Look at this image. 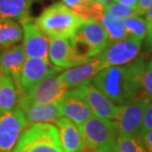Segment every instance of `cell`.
<instances>
[{
  "instance_id": "obj_1",
  "label": "cell",
  "mask_w": 152,
  "mask_h": 152,
  "mask_svg": "<svg viewBox=\"0 0 152 152\" xmlns=\"http://www.w3.org/2000/svg\"><path fill=\"white\" fill-rule=\"evenodd\" d=\"M92 83L109 100L118 106L126 105L134 99L140 89L132 63L104 68L94 77Z\"/></svg>"
},
{
  "instance_id": "obj_2",
  "label": "cell",
  "mask_w": 152,
  "mask_h": 152,
  "mask_svg": "<svg viewBox=\"0 0 152 152\" xmlns=\"http://www.w3.org/2000/svg\"><path fill=\"white\" fill-rule=\"evenodd\" d=\"M35 23L50 39H70L83 21L62 2H58L45 8Z\"/></svg>"
},
{
  "instance_id": "obj_3",
  "label": "cell",
  "mask_w": 152,
  "mask_h": 152,
  "mask_svg": "<svg viewBox=\"0 0 152 152\" xmlns=\"http://www.w3.org/2000/svg\"><path fill=\"white\" fill-rule=\"evenodd\" d=\"M81 149L79 152H112L117 130L113 121L92 115L82 124Z\"/></svg>"
},
{
  "instance_id": "obj_4",
  "label": "cell",
  "mask_w": 152,
  "mask_h": 152,
  "mask_svg": "<svg viewBox=\"0 0 152 152\" xmlns=\"http://www.w3.org/2000/svg\"><path fill=\"white\" fill-rule=\"evenodd\" d=\"M12 152H63L53 124H35L24 130Z\"/></svg>"
},
{
  "instance_id": "obj_5",
  "label": "cell",
  "mask_w": 152,
  "mask_h": 152,
  "mask_svg": "<svg viewBox=\"0 0 152 152\" xmlns=\"http://www.w3.org/2000/svg\"><path fill=\"white\" fill-rule=\"evenodd\" d=\"M70 42L76 53L87 59L98 56L110 44L103 24L96 21L82 23Z\"/></svg>"
},
{
  "instance_id": "obj_6",
  "label": "cell",
  "mask_w": 152,
  "mask_h": 152,
  "mask_svg": "<svg viewBox=\"0 0 152 152\" xmlns=\"http://www.w3.org/2000/svg\"><path fill=\"white\" fill-rule=\"evenodd\" d=\"M149 101L148 98L141 97L121 106L113 120L118 135L140 134L143 115Z\"/></svg>"
},
{
  "instance_id": "obj_7",
  "label": "cell",
  "mask_w": 152,
  "mask_h": 152,
  "mask_svg": "<svg viewBox=\"0 0 152 152\" xmlns=\"http://www.w3.org/2000/svg\"><path fill=\"white\" fill-rule=\"evenodd\" d=\"M141 42V39L127 36L121 41L110 42L99 54L104 67L124 66L132 63L140 53Z\"/></svg>"
},
{
  "instance_id": "obj_8",
  "label": "cell",
  "mask_w": 152,
  "mask_h": 152,
  "mask_svg": "<svg viewBox=\"0 0 152 152\" xmlns=\"http://www.w3.org/2000/svg\"><path fill=\"white\" fill-rule=\"evenodd\" d=\"M61 71H63V69L53 64L50 60L27 57L21 72L19 87L17 89L18 97L26 94L45 77L57 74Z\"/></svg>"
},
{
  "instance_id": "obj_9",
  "label": "cell",
  "mask_w": 152,
  "mask_h": 152,
  "mask_svg": "<svg viewBox=\"0 0 152 152\" xmlns=\"http://www.w3.org/2000/svg\"><path fill=\"white\" fill-rule=\"evenodd\" d=\"M27 126L19 108L0 115V152H12Z\"/></svg>"
},
{
  "instance_id": "obj_10",
  "label": "cell",
  "mask_w": 152,
  "mask_h": 152,
  "mask_svg": "<svg viewBox=\"0 0 152 152\" xmlns=\"http://www.w3.org/2000/svg\"><path fill=\"white\" fill-rule=\"evenodd\" d=\"M68 91L69 88L61 80L59 74H53L39 82L22 97L36 103H60Z\"/></svg>"
},
{
  "instance_id": "obj_11",
  "label": "cell",
  "mask_w": 152,
  "mask_h": 152,
  "mask_svg": "<svg viewBox=\"0 0 152 152\" xmlns=\"http://www.w3.org/2000/svg\"><path fill=\"white\" fill-rule=\"evenodd\" d=\"M21 24L24 32L23 45L27 57L50 60L48 50L50 39L39 29L35 21L30 17L22 21Z\"/></svg>"
},
{
  "instance_id": "obj_12",
  "label": "cell",
  "mask_w": 152,
  "mask_h": 152,
  "mask_svg": "<svg viewBox=\"0 0 152 152\" xmlns=\"http://www.w3.org/2000/svg\"><path fill=\"white\" fill-rule=\"evenodd\" d=\"M17 105L26 118L27 126L35 124H54L61 117L59 103H36L20 96Z\"/></svg>"
},
{
  "instance_id": "obj_13",
  "label": "cell",
  "mask_w": 152,
  "mask_h": 152,
  "mask_svg": "<svg viewBox=\"0 0 152 152\" xmlns=\"http://www.w3.org/2000/svg\"><path fill=\"white\" fill-rule=\"evenodd\" d=\"M59 110L61 117L72 121L79 129L93 115L92 111L78 88L69 90L65 94L59 103Z\"/></svg>"
},
{
  "instance_id": "obj_14",
  "label": "cell",
  "mask_w": 152,
  "mask_h": 152,
  "mask_svg": "<svg viewBox=\"0 0 152 152\" xmlns=\"http://www.w3.org/2000/svg\"><path fill=\"white\" fill-rule=\"evenodd\" d=\"M80 92L92 111L93 115L113 121L121 106L114 104L101 91L94 86L92 82L78 87Z\"/></svg>"
},
{
  "instance_id": "obj_15",
  "label": "cell",
  "mask_w": 152,
  "mask_h": 152,
  "mask_svg": "<svg viewBox=\"0 0 152 152\" xmlns=\"http://www.w3.org/2000/svg\"><path fill=\"white\" fill-rule=\"evenodd\" d=\"M48 58L53 64L62 69L74 67L91 60L79 56L68 39H50Z\"/></svg>"
},
{
  "instance_id": "obj_16",
  "label": "cell",
  "mask_w": 152,
  "mask_h": 152,
  "mask_svg": "<svg viewBox=\"0 0 152 152\" xmlns=\"http://www.w3.org/2000/svg\"><path fill=\"white\" fill-rule=\"evenodd\" d=\"M104 68L105 67L103 65L102 60L98 56L88 62L62 71L61 73H59V76L69 89L70 88L74 89V88H78L86 83L92 82L94 77Z\"/></svg>"
},
{
  "instance_id": "obj_17",
  "label": "cell",
  "mask_w": 152,
  "mask_h": 152,
  "mask_svg": "<svg viewBox=\"0 0 152 152\" xmlns=\"http://www.w3.org/2000/svg\"><path fill=\"white\" fill-rule=\"evenodd\" d=\"M26 59L27 56L23 45H16L6 48L0 56V74L10 76L15 82L17 89Z\"/></svg>"
},
{
  "instance_id": "obj_18",
  "label": "cell",
  "mask_w": 152,
  "mask_h": 152,
  "mask_svg": "<svg viewBox=\"0 0 152 152\" xmlns=\"http://www.w3.org/2000/svg\"><path fill=\"white\" fill-rule=\"evenodd\" d=\"M60 144L63 152H79L81 149L82 139L79 127L72 121L65 117H60L54 121Z\"/></svg>"
},
{
  "instance_id": "obj_19",
  "label": "cell",
  "mask_w": 152,
  "mask_h": 152,
  "mask_svg": "<svg viewBox=\"0 0 152 152\" xmlns=\"http://www.w3.org/2000/svg\"><path fill=\"white\" fill-rule=\"evenodd\" d=\"M33 0H0V19L22 21L29 18Z\"/></svg>"
},
{
  "instance_id": "obj_20",
  "label": "cell",
  "mask_w": 152,
  "mask_h": 152,
  "mask_svg": "<svg viewBox=\"0 0 152 152\" xmlns=\"http://www.w3.org/2000/svg\"><path fill=\"white\" fill-rule=\"evenodd\" d=\"M22 25L12 19H0V47L9 48L23 39Z\"/></svg>"
},
{
  "instance_id": "obj_21",
  "label": "cell",
  "mask_w": 152,
  "mask_h": 152,
  "mask_svg": "<svg viewBox=\"0 0 152 152\" xmlns=\"http://www.w3.org/2000/svg\"><path fill=\"white\" fill-rule=\"evenodd\" d=\"M18 102L17 88L10 76L0 74V115L15 109Z\"/></svg>"
},
{
  "instance_id": "obj_22",
  "label": "cell",
  "mask_w": 152,
  "mask_h": 152,
  "mask_svg": "<svg viewBox=\"0 0 152 152\" xmlns=\"http://www.w3.org/2000/svg\"><path fill=\"white\" fill-rule=\"evenodd\" d=\"M70 10L83 22L86 21L101 22L106 12V8L97 0H84L78 5L70 8Z\"/></svg>"
},
{
  "instance_id": "obj_23",
  "label": "cell",
  "mask_w": 152,
  "mask_h": 152,
  "mask_svg": "<svg viewBox=\"0 0 152 152\" xmlns=\"http://www.w3.org/2000/svg\"><path fill=\"white\" fill-rule=\"evenodd\" d=\"M101 23L106 29L110 42L121 41V39L126 38L129 36L126 33V27H124V20L115 16L110 12H105Z\"/></svg>"
},
{
  "instance_id": "obj_24",
  "label": "cell",
  "mask_w": 152,
  "mask_h": 152,
  "mask_svg": "<svg viewBox=\"0 0 152 152\" xmlns=\"http://www.w3.org/2000/svg\"><path fill=\"white\" fill-rule=\"evenodd\" d=\"M112 152H147L140 135H117Z\"/></svg>"
},
{
  "instance_id": "obj_25",
  "label": "cell",
  "mask_w": 152,
  "mask_h": 152,
  "mask_svg": "<svg viewBox=\"0 0 152 152\" xmlns=\"http://www.w3.org/2000/svg\"><path fill=\"white\" fill-rule=\"evenodd\" d=\"M132 64L140 89L143 90L147 96L152 99V69L148 67L147 64H145L142 60H138Z\"/></svg>"
},
{
  "instance_id": "obj_26",
  "label": "cell",
  "mask_w": 152,
  "mask_h": 152,
  "mask_svg": "<svg viewBox=\"0 0 152 152\" xmlns=\"http://www.w3.org/2000/svg\"><path fill=\"white\" fill-rule=\"evenodd\" d=\"M123 20L127 35L130 37L142 41L147 36V25L145 19H143L142 17L132 16Z\"/></svg>"
},
{
  "instance_id": "obj_27",
  "label": "cell",
  "mask_w": 152,
  "mask_h": 152,
  "mask_svg": "<svg viewBox=\"0 0 152 152\" xmlns=\"http://www.w3.org/2000/svg\"><path fill=\"white\" fill-rule=\"evenodd\" d=\"M105 8L107 12H110V13L121 18V19H126V18L132 16H139L136 8L126 7V6L121 5L117 2H112L109 5L106 6Z\"/></svg>"
},
{
  "instance_id": "obj_28",
  "label": "cell",
  "mask_w": 152,
  "mask_h": 152,
  "mask_svg": "<svg viewBox=\"0 0 152 152\" xmlns=\"http://www.w3.org/2000/svg\"><path fill=\"white\" fill-rule=\"evenodd\" d=\"M148 130H152V101H149L146 107V110H145L140 134L148 132Z\"/></svg>"
},
{
  "instance_id": "obj_29",
  "label": "cell",
  "mask_w": 152,
  "mask_h": 152,
  "mask_svg": "<svg viewBox=\"0 0 152 152\" xmlns=\"http://www.w3.org/2000/svg\"><path fill=\"white\" fill-rule=\"evenodd\" d=\"M152 0H137V5H136V10L139 16H144L151 5Z\"/></svg>"
},
{
  "instance_id": "obj_30",
  "label": "cell",
  "mask_w": 152,
  "mask_h": 152,
  "mask_svg": "<svg viewBox=\"0 0 152 152\" xmlns=\"http://www.w3.org/2000/svg\"><path fill=\"white\" fill-rule=\"evenodd\" d=\"M140 137L143 141L147 152H152V130H148V132L142 133L140 134Z\"/></svg>"
},
{
  "instance_id": "obj_31",
  "label": "cell",
  "mask_w": 152,
  "mask_h": 152,
  "mask_svg": "<svg viewBox=\"0 0 152 152\" xmlns=\"http://www.w3.org/2000/svg\"><path fill=\"white\" fill-rule=\"evenodd\" d=\"M114 2L129 8H136V5H137V0H115Z\"/></svg>"
},
{
  "instance_id": "obj_32",
  "label": "cell",
  "mask_w": 152,
  "mask_h": 152,
  "mask_svg": "<svg viewBox=\"0 0 152 152\" xmlns=\"http://www.w3.org/2000/svg\"><path fill=\"white\" fill-rule=\"evenodd\" d=\"M145 22H146L147 31H148V30L152 28V3L149 6V8H148L146 14H145Z\"/></svg>"
},
{
  "instance_id": "obj_33",
  "label": "cell",
  "mask_w": 152,
  "mask_h": 152,
  "mask_svg": "<svg viewBox=\"0 0 152 152\" xmlns=\"http://www.w3.org/2000/svg\"><path fill=\"white\" fill-rule=\"evenodd\" d=\"M82 1H84V0H62V3L70 9L72 7H74V6L78 5L79 3H81Z\"/></svg>"
},
{
  "instance_id": "obj_34",
  "label": "cell",
  "mask_w": 152,
  "mask_h": 152,
  "mask_svg": "<svg viewBox=\"0 0 152 152\" xmlns=\"http://www.w3.org/2000/svg\"><path fill=\"white\" fill-rule=\"evenodd\" d=\"M146 42H147V45L148 48H150V50H152V28L149 29L147 31V36H146Z\"/></svg>"
},
{
  "instance_id": "obj_35",
  "label": "cell",
  "mask_w": 152,
  "mask_h": 152,
  "mask_svg": "<svg viewBox=\"0 0 152 152\" xmlns=\"http://www.w3.org/2000/svg\"><path fill=\"white\" fill-rule=\"evenodd\" d=\"M99 3H101V4L103 5V6H107V5H109L110 3H112V2H114L115 0H97Z\"/></svg>"
},
{
  "instance_id": "obj_36",
  "label": "cell",
  "mask_w": 152,
  "mask_h": 152,
  "mask_svg": "<svg viewBox=\"0 0 152 152\" xmlns=\"http://www.w3.org/2000/svg\"><path fill=\"white\" fill-rule=\"evenodd\" d=\"M147 66H148V67H149L150 69H152V57H151V59L149 60V62H148Z\"/></svg>"
},
{
  "instance_id": "obj_37",
  "label": "cell",
  "mask_w": 152,
  "mask_h": 152,
  "mask_svg": "<svg viewBox=\"0 0 152 152\" xmlns=\"http://www.w3.org/2000/svg\"></svg>"
}]
</instances>
